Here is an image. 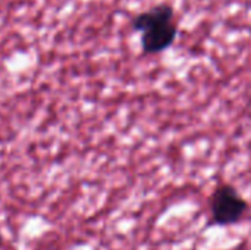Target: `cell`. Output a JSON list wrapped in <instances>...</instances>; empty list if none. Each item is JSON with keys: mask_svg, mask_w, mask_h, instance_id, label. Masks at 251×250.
<instances>
[{"mask_svg": "<svg viewBox=\"0 0 251 250\" xmlns=\"http://www.w3.org/2000/svg\"><path fill=\"white\" fill-rule=\"evenodd\" d=\"M131 27L141 34L144 55H157L168 50L178 37V21L172 4L159 3L132 16Z\"/></svg>", "mask_w": 251, "mask_h": 250, "instance_id": "cell-1", "label": "cell"}, {"mask_svg": "<svg viewBox=\"0 0 251 250\" xmlns=\"http://www.w3.org/2000/svg\"><path fill=\"white\" fill-rule=\"evenodd\" d=\"M249 209L247 200L231 184L218 186L210 196V215L216 225L237 224Z\"/></svg>", "mask_w": 251, "mask_h": 250, "instance_id": "cell-2", "label": "cell"}, {"mask_svg": "<svg viewBox=\"0 0 251 250\" xmlns=\"http://www.w3.org/2000/svg\"><path fill=\"white\" fill-rule=\"evenodd\" d=\"M1 245H3V236H1V233H0V248H1Z\"/></svg>", "mask_w": 251, "mask_h": 250, "instance_id": "cell-3", "label": "cell"}]
</instances>
